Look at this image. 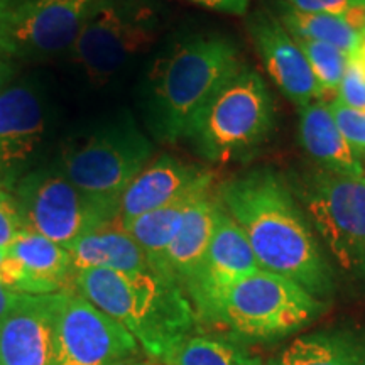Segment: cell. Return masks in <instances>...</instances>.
<instances>
[{
    "instance_id": "1",
    "label": "cell",
    "mask_w": 365,
    "mask_h": 365,
    "mask_svg": "<svg viewBox=\"0 0 365 365\" xmlns=\"http://www.w3.org/2000/svg\"><path fill=\"white\" fill-rule=\"evenodd\" d=\"M217 200L254 250L259 267L330 299L335 276L289 185L271 168H255L217 186Z\"/></svg>"
},
{
    "instance_id": "2",
    "label": "cell",
    "mask_w": 365,
    "mask_h": 365,
    "mask_svg": "<svg viewBox=\"0 0 365 365\" xmlns=\"http://www.w3.org/2000/svg\"><path fill=\"white\" fill-rule=\"evenodd\" d=\"M242 66L239 48L225 36L200 33L178 39L145 78L144 110L153 135L170 144L185 140L196 113Z\"/></svg>"
},
{
    "instance_id": "3",
    "label": "cell",
    "mask_w": 365,
    "mask_h": 365,
    "mask_svg": "<svg viewBox=\"0 0 365 365\" xmlns=\"http://www.w3.org/2000/svg\"><path fill=\"white\" fill-rule=\"evenodd\" d=\"M73 289L120 323L154 359L166 360L198 325L185 291L153 271H78Z\"/></svg>"
},
{
    "instance_id": "4",
    "label": "cell",
    "mask_w": 365,
    "mask_h": 365,
    "mask_svg": "<svg viewBox=\"0 0 365 365\" xmlns=\"http://www.w3.org/2000/svg\"><path fill=\"white\" fill-rule=\"evenodd\" d=\"M276 124L272 97L254 68L242 66L196 113L185 140L210 164H230L252 154Z\"/></svg>"
},
{
    "instance_id": "5",
    "label": "cell",
    "mask_w": 365,
    "mask_h": 365,
    "mask_svg": "<svg viewBox=\"0 0 365 365\" xmlns=\"http://www.w3.org/2000/svg\"><path fill=\"white\" fill-rule=\"evenodd\" d=\"M154 145L127 112L63 144L54 164L88 198L118 213L122 195L153 161Z\"/></svg>"
},
{
    "instance_id": "6",
    "label": "cell",
    "mask_w": 365,
    "mask_h": 365,
    "mask_svg": "<svg viewBox=\"0 0 365 365\" xmlns=\"http://www.w3.org/2000/svg\"><path fill=\"white\" fill-rule=\"evenodd\" d=\"M325 312V303L279 274L259 269L234 282L198 325L242 340H276L303 330Z\"/></svg>"
},
{
    "instance_id": "7",
    "label": "cell",
    "mask_w": 365,
    "mask_h": 365,
    "mask_svg": "<svg viewBox=\"0 0 365 365\" xmlns=\"http://www.w3.org/2000/svg\"><path fill=\"white\" fill-rule=\"evenodd\" d=\"M153 0H100L71 48V61L90 83L107 85L158 38Z\"/></svg>"
},
{
    "instance_id": "8",
    "label": "cell",
    "mask_w": 365,
    "mask_h": 365,
    "mask_svg": "<svg viewBox=\"0 0 365 365\" xmlns=\"http://www.w3.org/2000/svg\"><path fill=\"white\" fill-rule=\"evenodd\" d=\"M299 196L304 215L336 266L365 279V176L319 168L303 178Z\"/></svg>"
},
{
    "instance_id": "9",
    "label": "cell",
    "mask_w": 365,
    "mask_h": 365,
    "mask_svg": "<svg viewBox=\"0 0 365 365\" xmlns=\"http://www.w3.org/2000/svg\"><path fill=\"white\" fill-rule=\"evenodd\" d=\"M22 225L68 249L81 237L120 220L76 188L54 163L41 164L12 190Z\"/></svg>"
},
{
    "instance_id": "10",
    "label": "cell",
    "mask_w": 365,
    "mask_h": 365,
    "mask_svg": "<svg viewBox=\"0 0 365 365\" xmlns=\"http://www.w3.org/2000/svg\"><path fill=\"white\" fill-rule=\"evenodd\" d=\"M100 0H0V51L14 61L70 53Z\"/></svg>"
},
{
    "instance_id": "11",
    "label": "cell",
    "mask_w": 365,
    "mask_h": 365,
    "mask_svg": "<svg viewBox=\"0 0 365 365\" xmlns=\"http://www.w3.org/2000/svg\"><path fill=\"white\" fill-rule=\"evenodd\" d=\"M139 344L120 323L75 289L56 293V365H130Z\"/></svg>"
},
{
    "instance_id": "12",
    "label": "cell",
    "mask_w": 365,
    "mask_h": 365,
    "mask_svg": "<svg viewBox=\"0 0 365 365\" xmlns=\"http://www.w3.org/2000/svg\"><path fill=\"white\" fill-rule=\"evenodd\" d=\"M51 117L48 95L33 80H14L0 93V190L12 193L39 166Z\"/></svg>"
},
{
    "instance_id": "13",
    "label": "cell",
    "mask_w": 365,
    "mask_h": 365,
    "mask_svg": "<svg viewBox=\"0 0 365 365\" xmlns=\"http://www.w3.org/2000/svg\"><path fill=\"white\" fill-rule=\"evenodd\" d=\"M259 262L247 237L218 202L212 240L186 296L193 304L196 323L212 312L220 296L242 277L259 271Z\"/></svg>"
},
{
    "instance_id": "14",
    "label": "cell",
    "mask_w": 365,
    "mask_h": 365,
    "mask_svg": "<svg viewBox=\"0 0 365 365\" xmlns=\"http://www.w3.org/2000/svg\"><path fill=\"white\" fill-rule=\"evenodd\" d=\"M247 29L267 75L289 102L301 108L323 98L307 56L277 17L254 12Z\"/></svg>"
},
{
    "instance_id": "15",
    "label": "cell",
    "mask_w": 365,
    "mask_h": 365,
    "mask_svg": "<svg viewBox=\"0 0 365 365\" xmlns=\"http://www.w3.org/2000/svg\"><path fill=\"white\" fill-rule=\"evenodd\" d=\"M56 293L24 294L0 322V364L56 365L54 360Z\"/></svg>"
},
{
    "instance_id": "16",
    "label": "cell",
    "mask_w": 365,
    "mask_h": 365,
    "mask_svg": "<svg viewBox=\"0 0 365 365\" xmlns=\"http://www.w3.org/2000/svg\"><path fill=\"white\" fill-rule=\"evenodd\" d=\"M212 173L168 154L153 159L134 178L118 203V218L127 223L171 203Z\"/></svg>"
},
{
    "instance_id": "17",
    "label": "cell",
    "mask_w": 365,
    "mask_h": 365,
    "mask_svg": "<svg viewBox=\"0 0 365 365\" xmlns=\"http://www.w3.org/2000/svg\"><path fill=\"white\" fill-rule=\"evenodd\" d=\"M213 191V175L198 181L185 191L171 203L164 207L153 210V212L144 213V215L134 218V220L122 223L124 228L137 242L148 259L149 267L159 276L164 277V257H166L168 249L175 240L180 228L185 222L186 215L195 203H198L203 196Z\"/></svg>"
},
{
    "instance_id": "18",
    "label": "cell",
    "mask_w": 365,
    "mask_h": 365,
    "mask_svg": "<svg viewBox=\"0 0 365 365\" xmlns=\"http://www.w3.org/2000/svg\"><path fill=\"white\" fill-rule=\"evenodd\" d=\"M298 139L301 148L322 170L349 176H365V168L333 120L327 100L299 108Z\"/></svg>"
},
{
    "instance_id": "19",
    "label": "cell",
    "mask_w": 365,
    "mask_h": 365,
    "mask_svg": "<svg viewBox=\"0 0 365 365\" xmlns=\"http://www.w3.org/2000/svg\"><path fill=\"white\" fill-rule=\"evenodd\" d=\"M217 212L218 200L212 191L190 210L164 257V277L176 282L185 293L202 267L215 228Z\"/></svg>"
},
{
    "instance_id": "20",
    "label": "cell",
    "mask_w": 365,
    "mask_h": 365,
    "mask_svg": "<svg viewBox=\"0 0 365 365\" xmlns=\"http://www.w3.org/2000/svg\"><path fill=\"white\" fill-rule=\"evenodd\" d=\"M6 252L29 277L33 294H53L73 287L76 272L71 255L56 242L22 228Z\"/></svg>"
},
{
    "instance_id": "21",
    "label": "cell",
    "mask_w": 365,
    "mask_h": 365,
    "mask_svg": "<svg viewBox=\"0 0 365 365\" xmlns=\"http://www.w3.org/2000/svg\"><path fill=\"white\" fill-rule=\"evenodd\" d=\"M75 272L88 269H110L122 272L153 271L143 249L125 230L120 220L90 232L68 247ZM154 272V271H153Z\"/></svg>"
},
{
    "instance_id": "22",
    "label": "cell",
    "mask_w": 365,
    "mask_h": 365,
    "mask_svg": "<svg viewBox=\"0 0 365 365\" xmlns=\"http://www.w3.org/2000/svg\"><path fill=\"white\" fill-rule=\"evenodd\" d=\"M271 365H365V333L322 330L291 341Z\"/></svg>"
},
{
    "instance_id": "23",
    "label": "cell",
    "mask_w": 365,
    "mask_h": 365,
    "mask_svg": "<svg viewBox=\"0 0 365 365\" xmlns=\"http://www.w3.org/2000/svg\"><path fill=\"white\" fill-rule=\"evenodd\" d=\"M277 19L286 31L294 38H304L327 43L341 49V51L354 54L359 51L362 34L355 31L344 19V16L333 14H313L299 12L296 9L279 4V16Z\"/></svg>"
},
{
    "instance_id": "24",
    "label": "cell",
    "mask_w": 365,
    "mask_h": 365,
    "mask_svg": "<svg viewBox=\"0 0 365 365\" xmlns=\"http://www.w3.org/2000/svg\"><path fill=\"white\" fill-rule=\"evenodd\" d=\"M166 365H262L239 344L218 336L191 335L164 360Z\"/></svg>"
},
{
    "instance_id": "25",
    "label": "cell",
    "mask_w": 365,
    "mask_h": 365,
    "mask_svg": "<svg viewBox=\"0 0 365 365\" xmlns=\"http://www.w3.org/2000/svg\"><path fill=\"white\" fill-rule=\"evenodd\" d=\"M294 39L301 48V51L307 56L309 66H312L314 78L318 81L323 97L328 93L336 95V90H339L340 81L344 78L345 66L350 54L341 51V49L335 48L331 44L319 43V41L304 38Z\"/></svg>"
},
{
    "instance_id": "26",
    "label": "cell",
    "mask_w": 365,
    "mask_h": 365,
    "mask_svg": "<svg viewBox=\"0 0 365 365\" xmlns=\"http://www.w3.org/2000/svg\"><path fill=\"white\" fill-rule=\"evenodd\" d=\"M330 110L341 135L359 158L365 156V110L346 107L340 100H328Z\"/></svg>"
},
{
    "instance_id": "27",
    "label": "cell",
    "mask_w": 365,
    "mask_h": 365,
    "mask_svg": "<svg viewBox=\"0 0 365 365\" xmlns=\"http://www.w3.org/2000/svg\"><path fill=\"white\" fill-rule=\"evenodd\" d=\"M335 98L346 107L365 110V65L355 53L349 56Z\"/></svg>"
},
{
    "instance_id": "28",
    "label": "cell",
    "mask_w": 365,
    "mask_h": 365,
    "mask_svg": "<svg viewBox=\"0 0 365 365\" xmlns=\"http://www.w3.org/2000/svg\"><path fill=\"white\" fill-rule=\"evenodd\" d=\"M22 228L24 225L16 198L11 191L0 190V249L7 250Z\"/></svg>"
},
{
    "instance_id": "29",
    "label": "cell",
    "mask_w": 365,
    "mask_h": 365,
    "mask_svg": "<svg viewBox=\"0 0 365 365\" xmlns=\"http://www.w3.org/2000/svg\"><path fill=\"white\" fill-rule=\"evenodd\" d=\"M0 281L11 289L17 291V293L33 294V286H31L29 277L26 276L19 264L2 249H0Z\"/></svg>"
},
{
    "instance_id": "30",
    "label": "cell",
    "mask_w": 365,
    "mask_h": 365,
    "mask_svg": "<svg viewBox=\"0 0 365 365\" xmlns=\"http://www.w3.org/2000/svg\"><path fill=\"white\" fill-rule=\"evenodd\" d=\"M284 4L299 12L345 16L350 9L357 6L359 0H284Z\"/></svg>"
},
{
    "instance_id": "31",
    "label": "cell",
    "mask_w": 365,
    "mask_h": 365,
    "mask_svg": "<svg viewBox=\"0 0 365 365\" xmlns=\"http://www.w3.org/2000/svg\"><path fill=\"white\" fill-rule=\"evenodd\" d=\"M188 2H193L208 11L228 14V16H244L250 6V0H188Z\"/></svg>"
},
{
    "instance_id": "32",
    "label": "cell",
    "mask_w": 365,
    "mask_h": 365,
    "mask_svg": "<svg viewBox=\"0 0 365 365\" xmlns=\"http://www.w3.org/2000/svg\"><path fill=\"white\" fill-rule=\"evenodd\" d=\"M16 61L0 51V93L12 83L14 78H16Z\"/></svg>"
},
{
    "instance_id": "33",
    "label": "cell",
    "mask_w": 365,
    "mask_h": 365,
    "mask_svg": "<svg viewBox=\"0 0 365 365\" xmlns=\"http://www.w3.org/2000/svg\"><path fill=\"white\" fill-rule=\"evenodd\" d=\"M19 296L21 293L11 289V287L6 286L2 281H0V322L7 317V313L11 312L14 304L17 303Z\"/></svg>"
},
{
    "instance_id": "34",
    "label": "cell",
    "mask_w": 365,
    "mask_h": 365,
    "mask_svg": "<svg viewBox=\"0 0 365 365\" xmlns=\"http://www.w3.org/2000/svg\"><path fill=\"white\" fill-rule=\"evenodd\" d=\"M130 365H149V364H143V362H135V364H130Z\"/></svg>"
},
{
    "instance_id": "35",
    "label": "cell",
    "mask_w": 365,
    "mask_h": 365,
    "mask_svg": "<svg viewBox=\"0 0 365 365\" xmlns=\"http://www.w3.org/2000/svg\"><path fill=\"white\" fill-rule=\"evenodd\" d=\"M359 4H362V6L365 7V0H359Z\"/></svg>"
},
{
    "instance_id": "36",
    "label": "cell",
    "mask_w": 365,
    "mask_h": 365,
    "mask_svg": "<svg viewBox=\"0 0 365 365\" xmlns=\"http://www.w3.org/2000/svg\"><path fill=\"white\" fill-rule=\"evenodd\" d=\"M0 365H2V364H0Z\"/></svg>"
},
{
    "instance_id": "37",
    "label": "cell",
    "mask_w": 365,
    "mask_h": 365,
    "mask_svg": "<svg viewBox=\"0 0 365 365\" xmlns=\"http://www.w3.org/2000/svg\"><path fill=\"white\" fill-rule=\"evenodd\" d=\"M262 365H264V364H262Z\"/></svg>"
}]
</instances>
